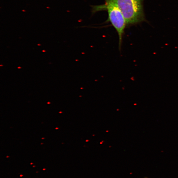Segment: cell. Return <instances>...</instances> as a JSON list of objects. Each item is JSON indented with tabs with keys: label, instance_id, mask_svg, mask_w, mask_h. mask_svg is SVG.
I'll use <instances>...</instances> for the list:
<instances>
[{
	"label": "cell",
	"instance_id": "cell-2",
	"mask_svg": "<svg viewBox=\"0 0 178 178\" xmlns=\"http://www.w3.org/2000/svg\"><path fill=\"white\" fill-rule=\"evenodd\" d=\"M123 14L127 26L145 20L143 0H115Z\"/></svg>",
	"mask_w": 178,
	"mask_h": 178
},
{
	"label": "cell",
	"instance_id": "cell-1",
	"mask_svg": "<svg viewBox=\"0 0 178 178\" xmlns=\"http://www.w3.org/2000/svg\"><path fill=\"white\" fill-rule=\"evenodd\" d=\"M92 11L93 13L101 11L107 12L108 17L107 21L111 23L118 35L119 48L121 50L127 24L123 14L117 5L115 0H105L104 4L92 6Z\"/></svg>",
	"mask_w": 178,
	"mask_h": 178
}]
</instances>
